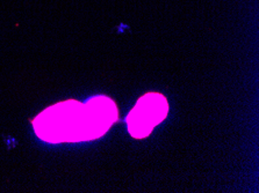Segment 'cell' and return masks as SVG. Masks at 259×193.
Returning <instances> with one entry per match:
<instances>
[{"mask_svg": "<svg viewBox=\"0 0 259 193\" xmlns=\"http://www.w3.org/2000/svg\"><path fill=\"white\" fill-rule=\"evenodd\" d=\"M114 102L107 97H97L86 105L64 102L52 106L37 116L35 131L47 141L91 140L107 131L116 120Z\"/></svg>", "mask_w": 259, "mask_h": 193, "instance_id": "obj_1", "label": "cell"}, {"mask_svg": "<svg viewBox=\"0 0 259 193\" xmlns=\"http://www.w3.org/2000/svg\"><path fill=\"white\" fill-rule=\"evenodd\" d=\"M167 110L168 105L165 97L159 94H148L140 98L127 118L129 132L135 138L147 137L154 126L166 117Z\"/></svg>", "mask_w": 259, "mask_h": 193, "instance_id": "obj_2", "label": "cell"}]
</instances>
